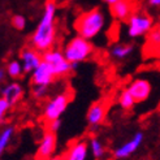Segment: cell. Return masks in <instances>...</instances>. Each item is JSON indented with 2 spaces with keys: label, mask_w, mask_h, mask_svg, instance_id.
<instances>
[{
  "label": "cell",
  "mask_w": 160,
  "mask_h": 160,
  "mask_svg": "<svg viewBox=\"0 0 160 160\" xmlns=\"http://www.w3.org/2000/svg\"><path fill=\"white\" fill-rule=\"evenodd\" d=\"M143 141H145V133L142 130L134 133L130 139H128L126 142H124L122 145L117 146L113 150V156L117 160H124L126 158L132 156L135 151H138V148L142 146Z\"/></svg>",
  "instance_id": "cell-7"
},
{
  "label": "cell",
  "mask_w": 160,
  "mask_h": 160,
  "mask_svg": "<svg viewBox=\"0 0 160 160\" xmlns=\"http://www.w3.org/2000/svg\"><path fill=\"white\" fill-rule=\"evenodd\" d=\"M64 56L72 64H79L86 61L94 52V47L89 39H86L81 35H76L67 42L62 48Z\"/></svg>",
  "instance_id": "cell-3"
},
{
  "label": "cell",
  "mask_w": 160,
  "mask_h": 160,
  "mask_svg": "<svg viewBox=\"0 0 160 160\" xmlns=\"http://www.w3.org/2000/svg\"><path fill=\"white\" fill-rule=\"evenodd\" d=\"M20 60L23 65V70L25 73L31 74L33 72L41 65L43 58H42V52H39L38 50H35L34 47H25L22 48L20 52Z\"/></svg>",
  "instance_id": "cell-9"
},
{
  "label": "cell",
  "mask_w": 160,
  "mask_h": 160,
  "mask_svg": "<svg viewBox=\"0 0 160 160\" xmlns=\"http://www.w3.org/2000/svg\"><path fill=\"white\" fill-rule=\"evenodd\" d=\"M13 135H14V128L12 125H7L3 128L2 133H0V154H3L8 148L9 143L13 139Z\"/></svg>",
  "instance_id": "cell-19"
},
{
  "label": "cell",
  "mask_w": 160,
  "mask_h": 160,
  "mask_svg": "<svg viewBox=\"0 0 160 160\" xmlns=\"http://www.w3.org/2000/svg\"><path fill=\"white\" fill-rule=\"evenodd\" d=\"M89 143L83 139L74 141L62 154L64 160H86L89 152Z\"/></svg>",
  "instance_id": "cell-13"
},
{
  "label": "cell",
  "mask_w": 160,
  "mask_h": 160,
  "mask_svg": "<svg viewBox=\"0 0 160 160\" xmlns=\"http://www.w3.org/2000/svg\"><path fill=\"white\" fill-rule=\"evenodd\" d=\"M70 102V94L68 91H61L55 94L51 99L47 100L43 107L42 116L46 122H50L52 120H58L62 116V113L67 111Z\"/></svg>",
  "instance_id": "cell-5"
},
{
  "label": "cell",
  "mask_w": 160,
  "mask_h": 160,
  "mask_svg": "<svg viewBox=\"0 0 160 160\" xmlns=\"http://www.w3.org/2000/svg\"><path fill=\"white\" fill-rule=\"evenodd\" d=\"M12 107H13V104L8 99H5L4 97L0 98V118L3 120L4 116L8 113V111H9Z\"/></svg>",
  "instance_id": "cell-24"
},
{
  "label": "cell",
  "mask_w": 160,
  "mask_h": 160,
  "mask_svg": "<svg viewBox=\"0 0 160 160\" xmlns=\"http://www.w3.org/2000/svg\"><path fill=\"white\" fill-rule=\"evenodd\" d=\"M5 73L7 76L12 78V79H17L20 78L23 73H25V70H23V65H22V62L21 60H11V61H8L7 62V65H5Z\"/></svg>",
  "instance_id": "cell-18"
},
{
  "label": "cell",
  "mask_w": 160,
  "mask_h": 160,
  "mask_svg": "<svg viewBox=\"0 0 160 160\" xmlns=\"http://www.w3.org/2000/svg\"><path fill=\"white\" fill-rule=\"evenodd\" d=\"M154 29V18L143 11H135L126 21V35L130 39H137L147 35Z\"/></svg>",
  "instance_id": "cell-4"
},
{
  "label": "cell",
  "mask_w": 160,
  "mask_h": 160,
  "mask_svg": "<svg viewBox=\"0 0 160 160\" xmlns=\"http://www.w3.org/2000/svg\"><path fill=\"white\" fill-rule=\"evenodd\" d=\"M43 61L48 62L52 67L56 77H65L67 74H69L73 68H72V62L67 60V58L64 56V52L56 48H51L48 51H46L42 53Z\"/></svg>",
  "instance_id": "cell-6"
},
{
  "label": "cell",
  "mask_w": 160,
  "mask_h": 160,
  "mask_svg": "<svg viewBox=\"0 0 160 160\" xmlns=\"http://www.w3.org/2000/svg\"><path fill=\"white\" fill-rule=\"evenodd\" d=\"M2 97H4L5 99L9 100L12 104H17V103L22 99L23 97V89L18 82H11L7 83L3 89H2Z\"/></svg>",
  "instance_id": "cell-15"
},
{
  "label": "cell",
  "mask_w": 160,
  "mask_h": 160,
  "mask_svg": "<svg viewBox=\"0 0 160 160\" xmlns=\"http://www.w3.org/2000/svg\"><path fill=\"white\" fill-rule=\"evenodd\" d=\"M50 86H43V85H33L31 86V94L35 99H44L48 95Z\"/></svg>",
  "instance_id": "cell-23"
},
{
  "label": "cell",
  "mask_w": 160,
  "mask_h": 160,
  "mask_svg": "<svg viewBox=\"0 0 160 160\" xmlns=\"http://www.w3.org/2000/svg\"><path fill=\"white\" fill-rule=\"evenodd\" d=\"M106 26V16L102 9L99 8H92L79 14L76 22H74V29L78 35H81L86 39L97 38Z\"/></svg>",
  "instance_id": "cell-2"
},
{
  "label": "cell",
  "mask_w": 160,
  "mask_h": 160,
  "mask_svg": "<svg viewBox=\"0 0 160 160\" xmlns=\"http://www.w3.org/2000/svg\"><path fill=\"white\" fill-rule=\"evenodd\" d=\"M47 124H48V129L47 130H50L52 133H58L62 125V121H61V118H58V120H52V121L47 122Z\"/></svg>",
  "instance_id": "cell-25"
},
{
  "label": "cell",
  "mask_w": 160,
  "mask_h": 160,
  "mask_svg": "<svg viewBox=\"0 0 160 160\" xmlns=\"http://www.w3.org/2000/svg\"><path fill=\"white\" fill-rule=\"evenodd\" d=\"M11 25H12L13 29L18 30V31L25 30V28H26V17L23 14H14V16H12V18H11Z\"/></svg>",
  "instance_id": "cell-22"
},
{
  "label": "cell",
  "mask_w": 160,
  "mask_h": 160,
  "mask_svg": "<svg viewBox=\"0 0 160 160\" xmlns=\"http://www.w3.org/2000/svg\"><path fill=\"white\" fill-rule=\"evenodd\" d=\"M106 112H107V104L104 102H97L91 104V107L89 108L86 113V120L87 124H89L91 128L99 126L103 121H104L106 117Z\"/></svg>",
  "instance_id": "cell-14"
},
{
  "label": "cell",
  "mask_w": 160,
  "mask_h": 160,
  "mask_svg": "<svg viewBox=\"0 0 160 160\" xmlns=\"http://www.w3.org/2000/svg\"><path fill=\"white\" fill-rule=\"evenodd\" d=\"M89 150H90L91 155L97 160H103L107 154L104 143H103L98 137H91L89 139Z\"/></svg>",
  "instance_id": "cell-17"
},
{
  "label": "cell",
  "mask_w": 160,
  "mask_h": 160,
  "mask_svg": "<svg viewBox=\"0 0 160 160\" xmlns=\"http://www.w3.org/2000/svg\"><path fill=\"white\" fill-rule=\"evenodd\" d=\"M56 147H58V137L56 133H52L50 130H47L43 133L39 145L37 148L35 158L37 160H47L55 155Z\"/></svg>",
  "instance_id": "cell-8"
},
{
  "label": "cell",
  "mask_w": 160,
  "mask_h": 160,
  "mask_svg": "<svg viewBox=\"0 0 160 160\" xmlns=\"http://www.w3.org/2000/svg\"><path fill=\"white\" fill-rule=\"evenodd\" d=\"M135 9H137V5L133 0H120L118 3L109 7L111 16L116 21L121 22H126L129 20L130 16L135 12Z\"/></svg>",
  "instance_id": "cell-12"
},
{
  "label": "cell",
  "mask_w": 160,
  "mask_h": 160,
  "mask_svg": "<svg viewBox=\"0 0 160 160\" xmlns=\"http://www.w3.org/2000/svg\"><path fill=\"white\" fill-rule=\"evenodd\" d=\"M47 160H64V156L62 155H53L52 158L47 159Z\"/></svg>",
  "instance_id": "cell-28"
},
{
  "label": "cell",
  "mask_w": 160,
  "mask_h": 160,
  "mask_svg": "<svg viewBox=\"0 0 160 160\" xmlns=\"http://www.w3.org/2000/svg\"><path fill=\"white\" fill-rule=\"evenodd\" d=\"M4 69H0V79H2V81H3V79H4Z\"/></svg>",
  "instance_id": "cell-29"
},
{
  "label": "cell",
  "mask_w": 160,
  "mask_h": 160,
  "mask_svg": "<svg viewBox=\"0 0 160 160\" xmlns=\"http://www.w3.org/2000/svg\"><path fill=\"white\" fill-rule=\"evenodd\" d=\"M135 103L137 102H135L134 97L130 94L129 90L128 89L121 90V92H120V95H118V104H120V107H121L122 109H125V111H129V109H132L134 107Z\"/></svg>",
  "instance_id": "cell-20"
},
{
  "label": "cell",
  "mask_w": 160,
  "mask_h": 160,
  "mask_svg": "<svg viewBox=\"0 0 160 160\" xmlns=\"http://www.w3.org/2000/svg\"><path fill=\"white\" fill-rule=\"evenodd\" d=\"M146 5L151 9H159L160 8V0H146Z\"/></svg>",
  "instance_id": "cell-26"
},
{
  "label": "cell",
  "mask_w": 160,
  "mask_h": 160,
  "mask_svg": "<svg viewBox=\"0 0 160 160\" xmlns=\"http://www.w3.org/2000/svg\"><path fill=\"white\" fill-rule=\"evenodd\" d=\"M56 13H58L56 3L53 0H47L38 26L30 37V46L42 53L53 48L56 42Z\"/></svg>",
  "instance_id": "cell-1"
},
{
  "label": "cell",
  "mask_w": 160,
  "mask_h": 160,
  "mask_svg": "<svg viewBox=\"0 0 160 160\" xmlns=\"http://www.w3.org/2000/svg\"><path fill=\"white\" fill-rule=\"evenodd\" d=\"M134 52V44L132 43H115L109 48V58L116 61L128 59Z\"/></svg>",
  "instance_id": "cell-16"
},
{
  "label": "cell",
  "mask_w": 160,
  "mask_h": 160,
  "mask_svg": "<svg viewBox=\"0 0 160 160\" xmlns=\"http://www.w3.org/2000/svg\"><path fill=\"white\" fill-rule=\"evenodd\" d=\"M56 78L58 77H56L52 67L46 61H42L41 65L30 76L31 85H43V86H51Z\"/></svg>",
  "instance_id": "cell-10"
},
{
  "label": "cell",
  "mask_w": 160,
  "mask_h": 160,
  "mask_svg": "<svg viewBox=\"0 0 160 160\" xmlns=\"http://www.w3.org/2000/svg\"><path fill=\"white\" fill-rule=\"evenodd\" d=\"M147 46L151 48L160 50V28H154L147 34Z\"/></svg>",
  "instance_id": "cell-21"
},
{
  "label": "cell",
  "mask_w": 160,
  "mask_h": 160,
  "mask_svg": "<svg viewBox=\"0 0 160 160\" xmlns=\"http://www.w3.org/2000/svg\"><path fill=\"white\" fill-rule=\"evenodd\" d=\"M130 91V94L134 97L137 103H142L150 98L151 91H152V86H151L150 81L146 78H135L126 87Z\"/></svg>",
  "instance_id": "cell-11"
},
{
  "label": "cell",
  "mask_w": 160,
  "mask_h": 160,
  "mask_svg": "<svg viewBox=\"0 0 160 160\" xmlns=\"http://www.w3.org/2000/svg\"><path fill=\"white\" fill-rule=\"evenodd\" d=\"M102 2H103V3H106L107 5H109V7H111V5H113V4L118 3L120 0H102Z\"/></svg>",
  "instance_id": "cell-27"
}]
</instances>
